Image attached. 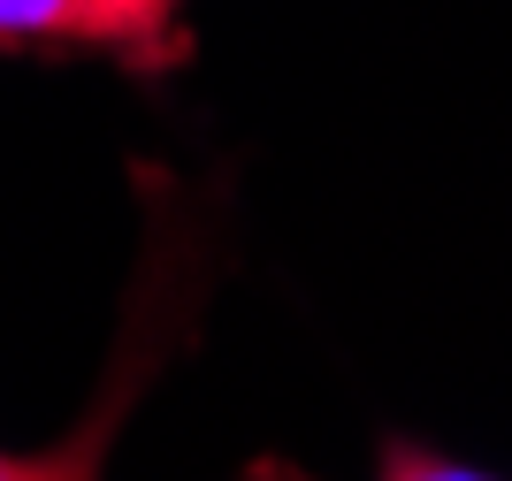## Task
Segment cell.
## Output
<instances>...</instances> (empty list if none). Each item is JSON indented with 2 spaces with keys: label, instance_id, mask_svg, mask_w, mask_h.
Here are the masks:
<instances>
[{
  "label": "cell",
  "instance_id": "6da1fadb",
  "mask_svg": "<svg viewBox=\"0 0 512 481\" xmlns=\"http://www.w3.org/2000/svg\"><path fill=\"white\" fill-rule=\"evenodd\" d=\"M169 16L176 0H0V39L153 54V39H169Z\"/></svg>",
  "mask_w": 512,
  "mask_h": 481
},
{
  "label": "cell",
  "instance_id": "7a4b0ae2",
  "mask_svg": "<svg viewBox=\"0 0 512 481\" xmlns=\"http://www.w3.org/2000/svg\"><path fill=\"white\" fill-rule=\"evenodd\" d=\"M69 474H92L85 451H8L0 443V481H69Z\"/></svg>",
  "mask_w": 512,
  "mask_h": 481
}]
</instances>
